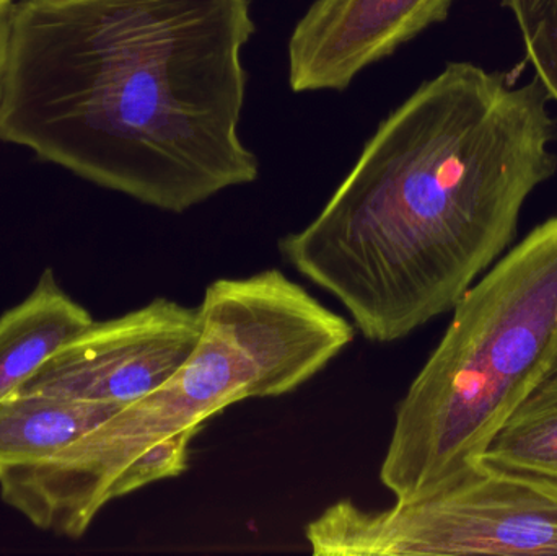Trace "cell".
I'll use <instances>...</instances> for the list:
<instances>
[{
	"label": "cell",
	"mask_w": 557,
	"mask_h": 556,
	"mask_svg": "<svg viewBox=\"0 0 557 556\" xmlns=\"http://www.w3.org/2000/svg\"><path fill=\"white\" fill-rule=\"evenodd\" d=\"M455 0H314L287 42L295 94L343 91L367 67L445 22Z\"/></svg>",
	"instance_id": "52a82bcc"
},
{
	"label": "cell",
	"mask_w": 557,
	"mask_h": 556,
	"mask_svg": "<svg viewBox=\"0 0 557 556\" xmlns=\"http://www.w3.org/2000/svg\"><path fill=\"white\" fill-rule=\"evenodd\" d=\"M12 7L0 3V81H2L3 62H5L7 42H9Z\"/></svg>",
	"instance_id": "7c38bea8"
},
{
	"label": "cell",
	"mask_w": 557,
	"mask_h": 556,
	"mask_svg": "<svg viewBox=\"0 0 557 556\" xmlns=\"http://www.w3.org/2000/svg\"><path fill=\"white\" fill-rule=\"evenodd\" d=\"M251 0H23L0 81V143L183 214L251 185Z\"/></svg>",
	"instance_id": "7a4b0ae2"
},
{
	"label": "cell",
	"mask_w": 557,
	"mask_h": 556,
	"mask_svg": "<svg viewBox=\"0 0 557 556\" xmlns=\"http://www.w3.org/2000/svg\"><path fill=\"white\" fill-rule=\"evenodd\" d=\"M481 462L557 482V378L510 415Z\"/></svg>",
	"instance_id": "30bf717a"
},
{
	"label": "cell",
	"mask_w": 557,
	"mask_h": 556,
	"mask_svg": "<svg viewBox=\"0 0 557 556\" xmlns=\"http://www.w3.org/2000/svg\"><path fill=\"white\" fill-rule=\"evenodd\" d=\"M305 539L320 556H557V482L480 462L385 509L327 506Z\"/></svg>",
	"instance_id": "5b68a950"
},
{
	"label": "cell",
	"mask_w": 557,
	"mask_h": 556,
	"mask_svg": "<svg viewBox=\"0 0 557 556\" xmlns=\"http://www.w3.org/2000/svg\"><path fill=\"white\" fill-rule=\"evenodd\" d=\"M13 2H15V0H0V3H3V5H13Z\"/></svg>",
	"instance_id": "4fadbf2b"
},
{
	"label": "cell",
	"mask_w": 557,
	"mask_h": 556,
	"mask_svg": "<svg viewBox=\"0 0 557 556\" xmlns=\"http://www.w3.org/2000/svg\"><path fill=\"white\" fill-rule=\"evenodd\" d=\"M94 322L87 309L64 293L51 268L18 306L0 317V400L18 388Z\"/></svg>",
	"instance_id": "ba28073f"
},
{
	"label": "cell",
	"mask_w": 557,
	"mask_h": 556,
	"mask_svg": "<svg viewBox=\"0 0 557 556\" xmlns=\"http://www.w3.org/2000/svg\"><path fill=\"white\" fill-rule=\"evenodd\" d=\"M522 36L527 62L557 103V0H504Z\"/></svg>",
	"instance_id": "8fae6325"
},
{
	"label": "cell",
	"mask_w": 557,
	"mask_h": 556,
	"mask_svg": "<svg viewBox=\"0 0 557 556\" xmlns=\"http://www.w3.org/2000/svg\"><path fill=\"white\" fill-rule=\"evenodd\" d=\"M396 408L380 482L396 499L473 472L510 415L557 378V212L455 304Z\"/></svg>",
	"instance_id": "277c9868"
},
{
	"label": "cell",
	"mask_w": 557,
	"mask_h": 556,
	"mask_svg": "<svg viewBox=\"0 0 557 556\" xmlns=\"http://www.w3.org/2000/svg\"><path fill=\"white\" fill-rule=\"evenodd\" d=\"M199 336V306L157 297L116 319L94 320L13 395H55L126 407L169 381Z\"/></svg>",
	"instance_id": "8992f818"
},
{
	"label": "cell",
	"mask_w": 557,
	"mask_h": 556,
	"mask_svg": "<svg viewBox=\"0 0 557 556\" xmlns=\"http://www.w3.org/2000/svg\"><path fill=\"white\" fill-rule=\"evenodd\" d=\"M201 336L178 371L45 462L0 473V496L41 531L78 539L123 498L127 470L156 444L199 431L225 408L281 397L320 374L352 323L282 271L222 277L206 289Z\"/></svg>",
	"instance_id": "3957f363"
},
{
	"label": "cell",
	"mask_w": 557,
	"mask_h": 556,
	"mask_svg": "<svg viewBox=\"0 0 557 556\" xmlns=\"http://www.w3.org/2000/svg\"><path fill=\"white\" fill-rule=\"evenodd\" d=\"M539 77L448 62L372 134L317 218L278 242L375 343L451 312L509 251L530 196L557 172Z\"/></svg>",
	"instance_id": "6da1fadb"
},
{
	"label": "cell",
	"mask_w": 557,
	"mask_h": 556,
	"mask_svg": "<svg viewBox=\"0 0 557 556\" xmlns=\"http://www.w3.org/2000/svg\"><path fill=\"white\" fill-rule=\"evenodd\" d=\"M123 407L45 394L0 400V473L51 459Z\"/></svg>",
	"instance_id": "9c48e42d"
}]
</instances>
